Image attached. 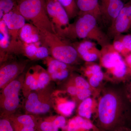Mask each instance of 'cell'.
I'll list each match as a JSON object with an SVG mask.
<instances>
[{
	"label": "cell",
	"mask_w": 131,
	"mask_h": 131,
	"mask_svg": "<svg viewBox=\"0 0 131 131\" xmlns=\"http://www.w3.org/2000/svg\"><path fill=\"white\" fill-rule=\"evenodd\" d=\"M35 80L36 79L33 75H28L26 80V83L27 85L30 86Z\"/></svg>",
	"instance_id": "836d02e7"
},
{
	"label": "cell",
	"mask_w": 131,
	"mask_h": 131,
	"mask_svg": "<svg viewBox=\"0 0 131 131\" xmlns=\"http://www.w3.org/2000/svg\"><path fill=\"white\" fill-rule=\"evenodd\" d=\"M53 123L58 128L63 127L65 125L66 123L65 118L63 116H59L54 120Z\"/></svg>",
	"instance_id": "4dcf8cb0"
},
{
	"label": "cell",
	"mask_w": 131,
	"mask_h": 131,
	"mask_svg": "<svg viewBox=\"0 0 131 131\" xmlns=\"http://www.w3.org/2000/svg\"><path fill=\"white\" fill-rule=\"evenodd\" d=\"M101 12V19L107 22L109 26L125 5L123 0H99Z\"/></svg>",
	"instance_id": "ba28073f"
},
{
	"label": "cell",
	"mask_w": 131,
	"mask_h": 131,
	"mask_svg": "<svg viewBox=\"0 0 131 131\" xmlns=\"http://www.w3.org/2000/svg\"><path fill=\"white\" fill-rule=\"evenodd\" d=\"M78 90V89L76 86L69 87L68 89V92H69V93L72 95L77 94Z\"/></svg>",
	"instance_id": "d6a6232c"
},
{
	"label": "cell",
	"mask_w": 131,
	"mask_h": 131,
	"mask_svg": "<svg viewBox=\"0 0 131 131\" xmlns=\"http://www.w3.org/2000/svg\"><path fill=\"white\" fill-rule=\"evenodd\" d=\"M126 60L128 64L130 66L131 68V54L127 57Z\"/></svg>",
	"instance_id": "8d00e7d4"
},
{
	"label": "cell",
	"mask_w": 131,
	"mask_h": 131,
	"mask_svg": "<svg viewBox=\"0 0 131 131\" xmlns=\"http://www.w3.org/2000/svg\"><path fill=\"white\" fill-rule=\"evenodd\" d=\"M17 6V0H0V19L4 15L13 11Z\"/></svg>",
	"instance_id": "ffe728a7"
},
{
	"label": "cell",
	"mask_w": 131,
	"mask_h": 131,
	"mask_svg": "<svg viewBox=\"0 0 131 131\" xmlns=\"http://www.w3.org/2000/svg\"><path fill=\"white\" fill-rule=\"evenodd\" d=\"M121 35H120L117 37L119 38L122 41L125 47V51H128L131 52V34H127L124 36H122Z\"/></svg>",
	"instance_id": "d4e9b609"
},
{
	"label": "cell",
	"mask_w": 131,
	"mask_h": 131,
	"mask_svg": "<svg viewBox=\"0 0 131 131\" xmlns=\"http://www.w3.org/2000/svg\"><path fill=\"white\" fill-rule=\"evenodd\" d=\"M1 19L5 21L8 29L11 38V44L8 49H11L20 40L19 32L25 25L26 19L19 13L18 6L13 11L4 15Z\"/></svg>",
	"instance_id": "8992f818"
},
{
	"label": "cell",
	"mask_w": 131,
	"mask_h": 131,
	"mask_svg": "<svg viewBox=\"0 0 131 131\" xmlns=\"http://www.w3.org/2000/svg\"><path fill=\"white\" fill-rule=\"evenodd\" d=\"M19 38L25 43H36L42 41L40 31L33 24H26L19 32Z\"/></svg>",
	"instance_id": "8fae6325"
},
{
	"label": "cell",
	"mask_w": 131,
	"mask_h": 131,
	"mask_svg": "<svg viewBox=\"0 0 131 131\" xmlns=\"http://www.w3.org/2000/svg\"><path fill=\"white\" fill-rule=\"evenodd\" d=\"M90 85L94 87L98 86L100 83V81L93 76H91L90 79Z\"/></svg>",
	"instance_id": "1f68e13d"
},
{
	"label": "cell",
	"mask_w": 131,
	"mask_h": 131,
	"mask_svg": "<svg viewBox=\"0 0 131 131\" xmlns=\"http://www.w3.org/2000/svg\"><path fill=\"white\" fill-rule=\"evenodd\" d=\"M130 31H131V30H130Z\"/></svg>",
	"instance_id": "74e56055"
},
{
	"label": "cell",
	"mask_w": 131,
	"mask_h": 131,
	"mask_svg": "<svg viewBox=\"0 0 131 131\" xmlns=\"http://www.w3.org/2000/svg\"><path fill=\"white\" fill-rule=\"evenodd\" d=\"M92 106V100L88 98L84 100L80 104L78 112L80 116L87 119H90L92 115L91 108Z\"/></svg>",
	"instance_id": "44dd1931"
},
{
	"label": "cell",
	"mask_w": 131,
	"mask_h": 131,
	"mask_svg": "<svg viewBox=\"0 0 131 131\" xmlns=\"http://www.w3.org/2000/svg\"><path fill=\"white\" fill-rule=\"evenodd\" d=\"M79 14L88 13L94 15L98 21L101 19L99 0H75Z\"/></svg>",
	"instance_id": "7c38bea8"
},
{
	"label": "cell",
	"mask_w": 131,
	"mask_h": 131,
	"mask_svg": "<svg viewBox=\"0 0 131 131\" xmlns=\"http://www.w3.org/2000/svg\"><path fill=\"white\" fill-rule=\"evenodd\" d=\"M74 23L71 24L64 39H78L95 41L102 48L110 44L109 38L101 30L98 20L88 13L79 14Z\"/></svg>",
	"instance_id": "6da1fadb"
},
{
	"label": "cell",
	"mask_w": 131,
	"mask_h": 131,
	"mask_svg": "<svg viewBox=\"0 0 131 131\" xmlns=\"http://www.w3.org/2000/svg\"><path fill=\"white\" fill-rule=\"evenodd\" d=\"M42 42L49 49L54 59L70 64L74 62L78 56L74 47L56 34L43 29H39Z\"/></svg>",
	"instance_id": "3957f363"
},
{
	"label": "cell",
	"mask_w": 131,
	"mask_h": 131,
	"mask_svg": "<svg viewBox=\"0 0 131 131\" xmlns=\"http://www.w3.org/2000/svg\"><path fill=\"white\" fill-rule=\"evenodd\" d=\"M131 29V0L126 3L108 28V38L114 39Z\"/></svg>",
	"instance_id": "5b68a950"
},
{
	"label": "cell",
	"mask_w": 131,
	"mask_h": 131,
	"mask_svg": "<svg viewBox=\"0 0 131 131\" xmlns=\"http://www.w3.org/2000/svg\"><path fill=\"white\" fill-rule=\"evenodd\" d=\"M78 90L77 95L80 100H84L88 98V97L91 95V91L89 89H81L78 88Z\"/></svg>",
	"instance_id": "f1b7e54d"
},
{
	"label": "cell",
	"mask_w": 131,
	"mask_h": 131,
	"mask_svg": "<svg viewBox=\"0 0 131 131\" xmlns=\"http://www.w3.org/2000/svg\"><path fill=\"white\" fill-rule=\"evenodd\" d=\"M49 18L57 35L64 39L70 25V18L64 8L57 0H45Z\"/></svg>",
	"instance_id": "277c9868"
},
{
	"label": "cell",
	"mask_w": 131,
	"mask_h": 131,
	"mask_svg": "<svg viewBox=\"0 0 131 131\" xmlns=\"http://www.w3.org/2000/svg\"><path fill=\"white\" fill-rule=\"evenodd\" d=\"M17 1L19 13L26 20L30 21L39 29L57 34L47 14L45 0H17Z\"/></svg>",
	"instance_id": "7a4b0ae2"
},
{
	"label": "cell",
	"mask_w": 131,
	"mask_h": 131,
	"mask_svg": "<svg viewBox=\"0 0 131 131\" xmlns=\"http://www.w3.org/2000/svg\"><path fill=\"white\" fill-rule=\"evenodd\" d=\"M0 49L1 53L7 51L11 42V38L7 26L3 19L0 21Z\"/></svg>",
	"instance_id": "2e32d148"
},
{
	"label": "cell",
	"mask_w": 131,
	"mask_h": 131,
	"mask_svg": "<svg viewBox=\"0 0 131 131\" xmlns=\"http://www.w3.org/2000/svg\"><path fill=\"white\" fill-rule=\"evenodd\" d=\"M16 51H22L30 58L41 59L47 58L50 51L42 41L26 44L22 42L19 44Z\"/></svg>",
	"instance_id": "9c48e42d"
},
{
	"label": "cell",
	"mask_w": 131,
	"mask_h": 131,
	"mask_svg": "<svg viewBox=\"0 0 131 131\" xmlns=\"http://www.w3.org/2000/svg\"><path fill=\"white\" fill-rule=\"evenodd\" d=\"M63 7L69 15L70 19L76 17L79 14V11L75 0H57Z\"/></svg>",
	"instance_id": "d6986e66"
},
{
	"label": "cell",
	"mask_w": 131,
	"mask_h": 131,
	"mask_svg": "<svg viewBox=\"0 0 131 131\" xmlns=\"http://www.w3.org/2000/svg\"><path fill=\"white\" fill-rule=\"evenodd\" d=\"M75 104L73 101H68L61 103L58 106L59 110L66 116H69L72 114L74 110Z\"/></svg>",
	"instance_id": "7402d4cb"
},
{
	"label": "cell",
	"mask_w": 131,
	"mask_h": 131,
	"mask_svg": "<svg viewBox=\"0 0 131 131\" xmlns=\"http://www.w3.org/2000/svg\"><path fill=\"white\" fill-rule=\"evenodd\" d=\"M93 127V125L89 121L77 117L70 121L68 129V131H77L80 129L89 130Z\"/></svg>",
	"instance_id": "e0dca14e"
},
{
	"label": "cell",
	"mask_w": 131,
	"mask_h": 131,
	"mask_svg": "<svg viewBox=\"0 0 131 131\" xmlns=\"http://www.w3.org/2000/svg\"><path fill=\"white\" fill-rule=\"evenodd\" d=\"M40 128L43 131H58V128L52 122H43L40 125Z\"/></svg>",
	"instance_id": "83f0119b"
},
{
	"label": "cell",
	"mask_w": 131,
	"mask_h": 131,
	"mask_svg": "<svg viewBox=\"0 0 131 131\" xmlns=\"http://www.w3.org/2000/svg\"><path fill=\"white\" fill-rule=\"evenodd\" d=\"M39 89H42L45 88V86L49 82L50 80V76L48 73L42 72L39 74L38 79Z\"/></svg>",
	"instance_id": "cb8c5ba5"
},
{
	"label": "cell",
	"mask_w": 131,
	"mask_h": 131,
	"mask_svg": "<svg viewBox=\"0 0 131 131\" xmlns=\"http://www.w3.org/2000/svg\"><path fill=\"white\" fill-rule=\"evenodd\" d=\"M76 86L78 88L81 89H89V83L85 79L81 77H78L75 80Z\"/></svg>",
	"instance_id": "484cf974"
},
{
	"label": "cell",
	"mask_w": 131,
	"mask_h": 131,
	"mask_svg": "<svg viewBox=\"0 0 131 131\" xmlns=\"http://www.w3.org/2000/svg\"><path fill=\"white\" fill-rule=\"evenodd\" d=\"M30 88L32 90H36L39 89L38 83L37 80H36L29 86Z\"/></svg>",
	"instance_id": "e575fe53"
},
{
	"label": "cell",
	"mask_w": 131,
	"mask_h": 131,
	"mask_svg": "<svg viewBox=\"0 0 131 131\" xmlns=\"http://www.w3.org/2000/svg\"><path fill=\"white\" fill-rule=\"evenodd\" d=\"M67 64L56 59L50 60L48 63V73L51 75L57 74L68 70Z\"/></svg>",
	"instance_id": "ac0fdd59"
},
{
	"label": "cell",
	"mask_w": 131,
	"mask_h": 131,
	"mask_svg": "<svg viewBox=\"0 0 131 131\" xmlns=\"http://www.w3.org/2000/svg\"><path fill=\"white\" fill-rule=\"evenodd\" d=\"M20 70V67L15 63H11L2 67L0 70V87L4 86L16 76Z\"/></svg>",
	"instance_id": "9a60e30c"
},
{
	"label": "cell",
	"mask_w": 131,
	"mask_h": 131,
	"mask_svg": "<svg viewBox=\"0 0 131 131\" xmlns=\"http://www.w3.org/2000/svg\"><path fill=\"white\" fill-rule=\"evenodd\" d=\"M21 83L17 80H14L8 84L3 90L5 96L4 107L7 111H14L19 104V92Z\"/></svg>",
	"instance_id": "30bf717a"
},
{
	"label": "cell",
	"mask_w": 131,
	"mask_h": 131,
	"mask_svg": "<svg viewBox=\"0 0 131 131\" xmlns=\"http://www.w3.org/2000/svg\"><path fill=\"white\" fill-rule=\"evenodd\" d=\"M117 106V98L112 94H106L102 98L98 107V115L102 124L108 125L113 123L116 117Z\"/></svg>",
	"instance_id": "52a82bcc"
},
{
	"label": "cell",
	"mask_w": 131,
	"mask_h": 131,
	"mask_svg": "<svg viewBox=\"0 0 131 131\" xmlns=\"http://www.w3.org/2000/svg\"><path fill=\"white\" fill-rule=\"evenodd\" d=\"M76 49L78 55L83 58L89 55L94 54H101V51L96 47L95 43L89 40H83L73 45Z\"/></svg>",
	"instance_id": "5bb4252c"
},
{
	"label": "cell",
	"mask_w": 131,
	"mask_h": 131,
	"mask_svg": "<svg viewBox=\"0 0 131 131\" xmlns=\"http://www.w3.org/2000/svg\"><path fill=\"white\" fill-rule=\"evenodd\" d=\"M0 131H14L9 122L6 119L0 121Z\"/></svg>",
	"instance_id": "f546056e"
},
{
	"label": "cell",
	"mask_w": 131,
	"mask_h": 131,
	"mask_svg": "<svg viewBox=\"0 0 131 131\" xmlns=\"http://www.w3.org/2000/svg\"><path fill=\"white\" fill-rule=\"evenodd\" d=\"M112 46L114 49L119 53H122L125 51L123 43L119 38L117 37L114 39Z\"/></svg>",
	"instance_id": "4316f807"
},
{
	"label": "cell",
	"mask_w": 131,
	"mask_h": 131,
	"mask_svg": "<svg viewBox=\"0 0 131 131\" xmlns=\"http://www.w3.org/2000/svg\"><path fill=\"white\" fill-rule=\"evenodd\" d=\"M21 131H34V130L33 127H24Z\"/></svg>",
	"instance_id": "d590c367"
},
{
	"label": "cell",
	"mask_w": 131,
	"mask_h": 131,
	"mask_svg": "<svg viewBox=\"0 0 131 131\" xmlns=\"http://www.w3.org/2000/svg\"><path fill=\"white\" fill-rule=\"evenodd\" d=\"M18 121L24 125V127H33L35 126L32 119L30 115H24L18 118Z\"/></svg>",
	"instance_id": "603a6c76"
},
{
	"label": "cell",
	"mask_w": 131,
	"mask_h": 131,
	"mask_svg": "<svg viewBox=\"0 0 131 131\" xmlns=\"http://www.w3.org/2000/svg\"><path fill=\"white\" fill-rule=\"evenodd\" d=\"M25 107L28 112L35 114L45 113L48 112L50 108L49 105L39 101L38 95L35 93L30 94L28 96Z\"/></svg>",
	"instance_id": "4fadbf2b"
}]
</instances>
